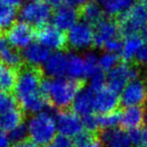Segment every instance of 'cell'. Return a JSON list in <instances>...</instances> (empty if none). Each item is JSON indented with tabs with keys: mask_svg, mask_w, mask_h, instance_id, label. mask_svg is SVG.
<instances>
[{
	"mask_svg": "<svg viewBox=\"0 0 147 147\" xmlns=\"http://www.w3.org/2000/svg\"><path fill=\"white\" fill-rule=\"evenodd\" d=\"M81 90L80 82L69 78L47 79L42 81L41 92L51 106L59 109H67L71 106L74 100Z\"/></svg>",
	"mask_w": 147,
	"mask_h": 147,
	"instance_id": "obj_1",
	"label": "cell"
},
{
	"mask_svg": "<svg viewBox=\"0 0 147 147\" xmlns=\"http://www.w3.org/2000/svg\"><path fill=\"white\" fill-rule=\"evenodd\" d=\"M26 126L28 139L39 147L49 144L57 135L55 115L49 110L32 115L27 121Z\"/></svg>",
	"mask_w": 147,
	"mask_h": 147,
	"instance_id": "obj_2",
	"label": "cell"
},
{
	"mask_svg": "<svg viewBox=\"0 0 147 147\" xmlns=\"http://www.w3.org/2000/svg\"><path fill=\"white\" fill-rule=\"evenodd\" d=\"M42 71L39 67L23 65L18 71L16 85L13 95L16 99L17 103L36 96L41 92V84H42Z\"/></svg>",
	"mask_w": 147,
	"mask_h": 147,
	"instance_id": "obj_3",
	"label": "cell"
},
{
	"mask_svg": "<svg viewBox=\"0 0 147 147\" xmlns=\"http://www.w3.org/2000/svg\"><path fill=\"white\" fill-rule=\"evenodd\" d=\"M119 31L125 36L141 34L147 24V5L144 2L133 3L118 19Z\"/></svg>",
	"mask_w": 147,
	"mask_h": 147,
	"instance_id": "obj_4",
	"label": "cell"
},
{
	"mask_svg": "<svg viewBox=\"0 0 147 147\" xmlns=\"http://www.w3.org/2000/svg\"><path fill=\"white\" fill-rule=\"evenodd\" d=\"M19 17L23 22L39 28L47 24L49 19H51L53 10L47 1L27 2L19 10Z\"/></svg>",
	"mask_w": 147,
	"mask_h": 147,
	"instance_id": "obj_5",
	"label": "cell"
},
{
	"mask_svg": "<svg viewBox=\"0 0 147 147\" xmlns=\"http://www.w3.org/2000/svg\"><path fill=\"white\" fill-rule=\"evenodd\" d=\"M67 43L76 51H85L94 45V28L85 21H79L67 31Z\"/></svg>",
	"mask_w": 147,
	"mask_h": 147,
	"instance_id": "obj_6",
	"label": "cell"
},
{
	"mask_svg": "<svg viewBox=\"0 0 147 147\" xmlns=\"http://www.w3.org/2000/svg\"><path fill=\"white\" fill-rule=\"evenodd\" d=\"M120 104L123 107L141 106L147 101V84L144 80L136 78L130 81L120 92Z\"/></svg>",
	"mask_w": 147,
	"mask_h": 147,
	"instance_id": "obj_7",
	"label": "cell"
},
{
	"mask_svg": "<svg viewBox=\"0 0 147 147\" xmlns=\"http://www.w3.org/2000/svg\"><path fill=\"white\" fill-rule=\"evenodd\" d=\"M57 133L75 139L85 131L82 117L79 116L73 110H63L55 115Z\"/></svg>",
	"mask_w": 147,
	"mask_h": 147,
	"instance_id": "obj_8",
	"label": "cell"
},
{
	"mask_svg": "<svg viewBox=\"0 0 147 147\" xmlns=\"http://www.w3.org/2000/svg\"><path fill=\"white\" fill-rule=\"evenodd\" d=\"M136 78H138L136 67L126 63H118L114 69L107 73L106 84L111 90L119 93L130 81Z\"/></svg>",
	"mask_w": 147,
	"mask_h": 147,
	"instance_id": "obj_9",
	"label": "cell"
},
{
	"mask_svg": "<svg viewBox=\"0 0 147 147\" xmlns=\"http://www.w3.org/2000/svg\"><path fill=\"white\" fill-rule=\"evenodd\" d=\"M36 34L33 26L23 21H16L5 33V38L11 47L17 49H24L33 42Z\"/></svg>",
	"mask_w": 147,
	"mask_h": 147,
	"instance_id": "obj_10",
	"label": "cell"
},
{
	"mask_svg": "<svg viewBox=\"0 0 147 147\" xmlns=\"http://www.w3.org/2000/svg\"><path fill=\"white\" fill-rule=\"evenodd\" d=\"M35 37L37 42L53 51H61L67 45V35L53 24H45L39 27Z\"/></svg>",
	"mask_w": 147,
	"mask_h": 147,
	"instance_id": "obj_11",
	"label": "cell"
},
{
	"mask_svg": "<svg viewBox=\"0 0 147 147\" xmlns=\"http://www.w3.org/2000/svg\"><path fill=\"white\" fill-rule=\"evenodd\" d=\"M67 55L61 51H53L42 65V74L47 75L49 78H63L67 75Z\"/></svg>",
	"mask_w": 147,
	"mask_h": 147,
	"instance_id": "obj_12",
	"label": "cell"
},
{
	"mask_svg": "<svg viewBox=\"0 0 147 147\" xmlns=\"http://www.w3.org/2000/svg\"><path fill=\"white\" fill-rule=\"evenodd\" d=\"M51 20L53 26L61 31H67L77 22H79V12L77 8L65 3L61 6L55 8Z\"/></svg>",
	"mask_w": 147,
	"mask_h": 147,
	"instance_id": "obj_13",
	"label": "cell"
},
{
	"mask_svg": "<svg viewBox=\"0 0 147 147\" xmlns=\"http://www.w3.org/2000/svg\"><path fill=\"white\" fill-rule=\"evenodd\" d=\"M118 23L112 18H103L94 27V45L103 47L109 40L118 37Z\"/></svg>",
	"mask_w": 147,
	"mask_h": 147,
	"instance_id": "obj_14",
	"label": "cell"
},
{
	"mask_svg": "<svg viewBox=\"0 0 147 147\" xmlns=\"http://www.w3.org/2000/svg\"><path fill=\"white\" fill-rule=\"evenodd\" d=\"M119 104V94L108 87H104L101 90L95 92V111L100 114L114 112Z\"/></svg>",
	"mask_w": 147,
	"mask_h": 147,
	"instance_id": "obj_15",
	"label": "cell"
},
{
	"mask_svg": "<svg viewBox=\"0 0 147 147\" xmlns=\"http://www.w3.org/2000/svg\"><path fill=\"white\" fill-rule=\"evenodd\" d=\"M71 108L80 117H86L95 112V91L90 87L81 88L71 104Z\"/></svg>",
	"mask_w": 147,
	"mask_h": 147,
	"instance_id": "obj_16",
	"label": "cell"
},
{
	"mask_svg": "<svg viewBox=\"0 0 147 147\" xmlns=\"http://www.w3.org/2000/svg\"><path fill=\"white\" fill-rule=\"evenodd\" d=\"M49 55H51V51L39 42H32L27 47H25L22 51L23 61L25 65L35 67H42Z\"/></svg>",
	"mask_w": 147,
	"mask_h": 147,
	"instance_id": "obj_17",
	"label": "cell"
},
{
	"mask_svg": "<svg viewBox=\"0 0 147 147\" xmlns=\"http://www.w3.org/2000/svg\"><path fill=\"white\" fill-rule=\"evenodd\" d=\"M120 116L121 125L128 131L139 129L145 122V111L141 106L125 107Z\"/></svg>",
	"mask_w": 147,
	"mask_h": 147,
	"instance_id": "obj_18",
	"label": "cell"
},
{
	"mask_svg": "<svg viewBox=\"0 0 147 147\" xmlns=\"http://www.w3.org/2000/svg\"><path fill=\"white\" fill-rule=\"evenodd\" d=\"M104 147H131L128 131L120 128L104 130L100 138Z\"/></svg>",
	"mask_w": 147,
	"mask_h": 147,
	"instance_id": "obj_19",
	"label": "cell"
},
{
	"mask_svg": "<svg viewBox=\"0 0 147 147\" xmlns=\"http://www.w3.org/2000/svg\"><path fill=\"white\" fill-rule=\"evenodd\" d=\"M24 114L19 105L0 114V129L5 132H10L17 126L24 123Z\"/></svg>",
	"mask_w": 147,
	"mask_h": 147,
	"instance_id": "obj_20",
	"label": "cell"
},
{
	"mask_svg": "<svg viewBox=\"0 0 147 147\" xmlns=\"http://www.w3.org/2000/svg\"><path fill=\"white\" fill-rule=\"evenodd\" d=\"M67 77L71 80L78 81L87 78V69L85 63L84 55L77 53H69L67 55Z\"/></svg>",
	"mask_w": 147,
	"mask_h": 147,
	"instance_id": "obj_21",
	"label": "cell"
},
{
	"mask_svg": "<svg viewBox=\"0 0 147 147\" xmlns=\"http://www.w3.org/2000/svg\"><path fill=\"white\" fill-rule=\"evenodd\" d=\"M143 43H144V39L141 34H132L125 36L120 51L121 57L126 61L136 59Z\"/></svg>",
	"mask_w": 147,
	"mask_h": 147,
	"instance_id": "obj_22",
	"label": "cell"
},
{
	"mask_svg": "<svg viewBox=\"0 0 147 147\" xmlns=\"http://www.w3.org/2000/svg\"><path fill=\"white\" fill-rule=\"evenodd\" d=\"M17 76H18V71L0 61V91L13 94Z\"/></svg>",
	"mask_w": 147,
	"mask_h": 147,
	"instance_id": "obj_23",
	"label": "cell"
},
{
	"mask_svg": "<svg viewBox=\"0 0 147 147\" xmlns=\"http://www.w3.org/2000/svg\"><path fill=\"white\" fill-rule=\"evenodd\" d=\"M0 61L16 71H19L25 65L20 51L11 45H6L0 53Z\"/></svg>",
	"mask_w": 147,
	"mask_h": 147,
	"instance_id": "obj_24",
	"label": "cell"
},
{
	"mask_svg": "<svg viewBox=\"0 0 147 147\" xmlns=\"http://www.w3.org/2000/svg\"><path fill=\"white\" fill-rule=\"evenodd\" d=\"M103 8L100 3L96 1H89L81 8V16L83 21L89 24L96 25L101 19H103Z\"/></svg>",
	"mask_w": 147,
	"mask_h": 147,
	"instance_id": "obj_25",
	"label": "cell"
},
{
	"mask_svg": "<svg viewBox=\"0 0 147 147\" xmlns=\"http://www.w3.org/2000/svg\"><path fill=\"white\" fill-rule=\"evenodd\" d=\"M17 9L0 2V35L5 36L6 31L16 22Z\"/></svg>",
	"mask_w": 147,
	"mask_h": 147,
	"instance_id": "obj_26",
	"label": "cell"
},
{
	"mask_svg": "<svg viewBox=\"0 0 147 147\" xmlns=\"http://www.w3.org/2000/svg\"><path fill=\"white\" fill-rule=\"evenodd\" d=\"M133 1L131 0H106L102 3V8L104 13L109 16H120L124 13L131 5Z\"/></svg>",
	"mask_w": 147,
	"mask_h": 147,
	"instance_id": "obj_27",
	"label": "cell"
},
{
	"mask_svg": "<svg viewBox=\"0 0 147 147\" xmlns=\"http://www.w3.org/2000/svg\"><path fill=\"white\" fill-rule=\"evenodd\" d=\"M99 128H102L104 130H111V129L118 128V125L121 124V116L120 113L110 112L100 114L98 116Z\"/></svg>",
	"mask_w": 147,
	"mask_h": 147,
	"instance_id": "obj_28",
	"label": "cell"
},
{
	"mask_svg": "<svg viewBox=\"0 0 147 147\" xmlns=\"http://www.w3.org/2000/svg\"><path fill=\"white\" fill-rule=\"evenodd\" d=\"M119 63V55L117 53L104 51L98 57V67L104 73H108Z\"/></svg>",
	"mask_w": 147,
	"mask_h": 147,
	"instance_id": "obj_29",
	"label": "cell"
},
{
	"mask_svg": "<svg viewBox=\"0 0 147 147\" xmlns=\"http://www.w3.org/2000/svg\"><path fill=\"white\" fill-rule=\"evenodd\" d=\"M75 147H104L100 139H97L91 133L84 131L74 139Z\"/></svg>",
	"mask_w": 147,
	"mask_h": 147,
	"instance_id": "obj_30",
	"label": "cell"
},
{
	"mask_svg": "<svg viewBox=\"0 0 147 147\" xmlns=\"http://www.w3.org/2000/svg\"><path fill=\"white\" fill-rule=\"evenodd\" d=\"M106 78L107 75L100 69H97L94 73L89 77V87L92 89L93 91H99L103 89L106 84Z\"/></svg>",
	"mask_w": 147,
	"mask_h": 147,
	"instance_id": "obj_31",
	"label": "cell"
},
{
	"mask_svg": "<svg viewBox=\"0 0 147 147\" xmlns=\"http://www.w3.org/2000/svg\"><path fill=\"white\" fill-rule=\"evenodd\" d=\"M9 139L10 142H12L13 144L16 143H20L22 141L28 139V132H27V126L25 123H22L19 126H17L16 128H14L13 130H11L9 132Z\"/></svg>",
	"mask_w": 147,
	"mask_h": 147,
	"instance_id": "obj_32",
	"label": "cell"
},
{
	"mask_svg": "<svg viewBox=\"0 0 147 147\" xmlns=\"http://www.w3.org/2000/svg\"><path fill=\"white\" fill-rule=\"evenodd\" d=\"M18 105L14 95L0 91V114Z\"/></svg>",
	"mask_w": 147,
	"mask_h": 147,
	"instance_id": "obj_33",
	"label": "cell"
},
{
	"mask_svg": "<svg viewBox=\"0 0 147 147\" xmlns=\"http://www.w3.org/2000/svg\"><path fill=\"white\" fill-rule=\"evenodd\" d=\"M84 59L87 69V78H89L98 69V55L94 53H87L84 55Z\"/></svg>",
	"mask_w": 147,
	"mask_h": 147,
	"instance_id": "obj_34",
	"label": "cell"
},
{
	"mask_svg": "<svg viewBox=\"0 0 147 147\" xmlns=\"http://www.w3.org/2000/svg\"><path fill=\"white\" fill-rule=\"evenodd\" d=\"M83 124H84V129L86 132L92 133L95 132L97 129H99V121L98 116L95 114L88 115L86 117H83Z\"/></svg>",
	"mask_w": 147,
	"mask_h": 147,
	"instance_id": "obj_35",
	"label": "cell"
},
{
	"mask_svg": "<svg viewBox=\"0 0 147 147\" xmlns=\"http://www.w3.org/2000/svg\"><path fill=\"white\" fill-rule=\"evenodd\" d=\"M74 142L71 138L65 137L63 135L57 134L49 144L45 145V147H71Z\"/></svg>",
	"mask_w": 147,
	"mask_h": 147,
	"instance_id": "obj_36",
	"label": "cell"
},
{
	"mask_svg": "<svg viewBox=\"0 0 147 147\" xmlns=\"http://www.w3.org/2000/svg\"><path fill=\"white\" fill-rule=\"evenodd\" d=\"M122 42L123 40H121L119 37H115V38L109 40L106 45L103 47V49H105V51H109V53H120L121 49H122Z\"/></svg>",
	"mask_w": 147,
	"mask_h": 147,
	"instance_id": "obj_37",
	"label": "cell"
},
{
	"mask_svg": "<svg viewBox=\"0 0 147 147\" xmlns=\"http://www.w3.org/2000/svg\"><path fill=\"white\" fill-rule=\"evenodd\" d=\"M129 138H130L131 144L136 145V146H140L142 144V130L139 129H134V130L128 131Z\"/></svg>",
	"mask_w": 147,
	"mask_h": 147,
	"instance_id": "obj_38",
	"label": "cell"
},
{
	"mask_svg": "<svg viewBox=\"0 0 147 147\" xmlns=\"http://www.w3.org/2000/svg\"><path fill=\"white\" fill-rule=\"evenodd\" d=\"M136 59L142 65H147V39L144 41L142 47H141L140 51H139L138 55H137Z\"/></svg>",
	"mask_w": 147,
	"mask_h": 147,
	"instance_id": "obj_39",
	"label": "cell"
},
{
	"mask_svg": "<svg viewBox=\"0 0 147 147\" xmlns=\"http://www.w3.org/2000/svg\"><path fill=\"white\" fill-rule=\"evenodd\" d=\"M10 139L9 136L5 133V131L0 129V147H9Z\"/></svg>",
	"mask_w": 147,
	"mask_h": 147,
	"instance_id": "obj_40",
	"label": "cell"
},
{
	"mask_svg": "<svg viewBox=\"0 0 147 147\" xmlns=\"http://www.w3.org/2000/svg\"><path fill=\"white\" fill-rule=\"evenodd\" d=\"M87 2H89V0H65L67 4L75 7V8H78V7L82 8Z\"/></svg>",
	"mask_w": 147,
	"mask_h": 147,
	"instance_id": "obj_41",
	"label": "cell"
},
{
	"mask_svg": "<svg viewBox=\"0 0 147 147\" xmlns=\"http://www.w3.org/2000/svg\"><path fill=\"white\" fill-rule=\"evenodd\" d=\"M9 147H38L32 142L30 141L29 139H26V140L22 141L20 143H16V144H13L12 146H9Z\"/></svg>",
	"mask_w": 147,
	"mask_h": 147,
	"instance_id": "obj_42",
	"label": "cell"
},
{
	"mask_svg": "<svg viewBox=\"0 0 147 147\" xmlns=\"http://www.w3.org/2000/svg\"><path fill=\"white\" fill-rule=\"evenodd\" d=\"M2 2H4L5 4L9 5V6H12L17 9L21 5L22 0H2Z\"/></svg>",
	"mask_w": 147,
	"mask_h": 147,
	"instance_id": "obj_43",
	"label": "cell"
},
{
	"mask_svg": "<svg viewBox=\"0 0 147 147\" xmlns=\"http://www.w3.org/2000/svg\"><path fill=\"white\" fill-rule=\"evenodd\" d=\"M47 2L49 3L51 7H55V8H57V7H59L63 4H65V0H47Z\"/></svg>",
	"mask_w": 147,
	"mask_h": 147,
	"instance_id": "obj_44",
	"label": "cell"
},
{
	"mask_svg": "<svg viewBox=\"0 0 147 147\" xmlns=\"http://www.w3.org/2000/svg\"><path fill=\"white\" fill-rule=\"evenodd\" d=\"M141 146L143 147H147V127L142 130V144Z\"/></svg>",
	"mask_w": 147,
	"mask_h": 147,
	"instance_id": "obj_45",
	"label": "cell"
},
{
	"mask_svg": "<svg viewBox=\"0 0 147 147\" xmlns=\"http://www.w3.org/2000/svg\"><path fill=\"white\" fill-rule=\"evenodd\" d=\"M6 38H5V36H3V35H0V53L3 51V49H4L5 47H6Z\"/></svg>",
	"mask_w": 147,
	"mask_h": 147,
	"instance_id": "obj_46",
	"label": "cell"
},
{
	"mask_svg": "<svg viewBox=\"0 0 147 147\" xmlns=\"http://www.w3.org/2000/svg\"><path fill=\"white\" fill-rule=\"evenodd\" d=\"M141 35H142L143 38H146L147 39V24H146V27H145L144 31H143V32L141 33Z\"/></svg>",
	"mask_w": 147,
	"mask_h": 147,
	"instance_id": "obj_47",
	"label": "cell"
},
{
	"mask_svg": "<svg viewBox=\"0 0 147 147\" xmlns=\"http://www.w3.org/2000/svg\"><path fill=\"white\" fill-rule=\"evenodd\" d=\"M94 1H96V2H98V3H100V4H102L104 1H106V0H94Z\"/></svg>",
	"mask_w": 147,
	"mask_h": 147,
	"instance_id": "obj_48",
	"label": "cell"
},
{
	"mask_svg": "<svg viewBox=\"0 0 147 147\" xmlns=\"http://www.w3.org/2000/svg\"><path fill=\"white\" fill-rule=\"evenodd\" d=\"M27 2H35V1H42V0H26Z\"/></svg>",
	"mask_w": 147,
	"mask_h": 147,
	"instance_id": "obj_49",
	"label": "cell"
},
{
	"mask_svg": "<svg viewBox=\"0 0 147 147\" xmlns=\"http://www.w3.org/2000/svg\"><path fill=\"white\" fill-rule=\"evenodd\" d=\"M145 123H146V125H147V110L145 111Z\"/></svg>",
	"mask_w": 147,
	"mask_h": 147,
	"instance_id": "obj_50",
	"label": "cell"
},
{
	"mask_svg": "<svg viewBox=\"0 0 147 147\" xmlns=\"http://www.w3.org/2000/svg\"><path fill=\"white\" fill-rule=\"evenodd\" d=\"M144 3H145V4L147 5V0H144Z\"/></svg>",
	"mask_w": 147,
	"mask_h": 147,
	"instance_id": "obj_51",
	"label": "cell"
},
{
	"mask_svg": "<svg viewBox=\"0 0 147 147\" xmlns=\"http://www.w3.org/2000/svg\"><path fill=\"white\" fill-rule=\"evenodd\" d=\"M131 1H134V0H131Z\"/></svg>",
	"mask_w": 147,
	"mask_h": 147,
	"instance_id": "obj_52",
	"label": "cell"
}]
</instances>
